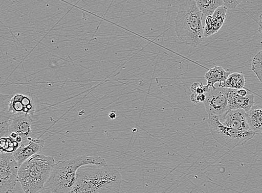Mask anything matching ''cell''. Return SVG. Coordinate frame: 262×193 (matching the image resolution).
<instances>
[{"mask_svg":"<svg viewBox=\"0 0 262 193\" xmlns=\"http://www.w3.org/2000/svg\"><path fill=\"white\" fill-rule=\"evenodd\" d=\"M120 172L112 165L81 167L70 193H119L121 189Z\"/></svg>","mask_w":262,"mask_h":193,"instance_id":"obj_1","label":"cell"},{"mask_svg":"<svg viewBox=\"0 0 262 193\" xmlns=\"http://www.w3.org/2000/svg\"><path fill=\"white\" fill-rule=\"evenodd\" d=\"M107 163L99 156L80 155L55 164L45 188L56 193H70L76 180V174L81 167L88 165H105Z\"/></svg>","mask_w":262,"mask_h":193,"instance_id":"obj_2","label":"cell"},{"mask_svg":"<svg viewBox=\"0 0 262 193\" xmlns=\"http://www.w3.org/2000/svg\"><path fill=\"white\" fill-rule=\"evenodd\" d=\"M203 16L195 0H187L182 4L175 19V31L179 39L187 45L196 46L202 44L205 38Z\"/></svg>","mask_w":262,"mask_h":193,"instance_id":"obj_3","label":"cell"},{"mask_svg":"<svg viewBox=\"0 0 262 193\" xmlns=\"http://www.w3.org/2000/svg\"><path fill=\"white\" fill-rule=\"evenodd\" d=\"M55 164L52 157L40 154L24 162L18 173V182L24 192L36 193L43 189Z\"/></svg>","mask_w":262,"mask_h":193,"instance_id":"obj_4","label":"cell"},{"mask_svg":"<svg viewBox=\"0 0 262 193\" xmlns=\"http://www.w3.org/2000/svg\"><path fill=\"white\" fill-rule=\"evenodd\" d=\"M208 123L211 134L223 147L232 150L251 140L256 134L253 131H242L223 125L219 116H209Z\"/></svg>","mask_w":262,"mask_h":193,"instance_id":"obj_5","label":"cell"},{"mask_svg":"<svg viewBox=\"0 0 262 193\" xmlns=\"http://www.w3.org/2000/svg\"><path fill=\"white\" fill-rule=\"evenodd\" d=\"M35 111L32 96L22 94H1L0 96V116L8 119L23 115L33 117Z\"/></svg>","mask_w":262,"mask_h":193,"instance_id":"obj_6","label":"cell"},{"mask_svg":"<svg viewBox=\"0 0 262 193\" xmlns=\"http://www.w3.org/2000/svg\"><path fill=\"white\" fill-rule=\"evenodd\" d=\"M20 165L13 153L1 152L0 155V193H10L18 182Z\"/></svg>","mask_w":262,"mask_h":193,"instance_id":"obj_7","label":"cell"},{"mask_svg":"<svg viewBox=\"0 0 262 193\" xmlns=\"http://www.w3.org/2000/svg\"><path fill=\"white\" fill-rule=\"evenodd\" d=\"M228 88L219 87L205 93L204 104L209 116H219L226 113L229 109Z\"/></svg>","mask_w":262,"mask_h":193,"instance_id":"obj_8","label":"cell"},{"mask_svg":"<svg viewBox=\"0 0 262 193\" xmlns=\"http://www.w3.org/2000/svg\"><path fill=\"white\" fill-rule=\"evenodd\" d=\"M32 116L23 115L9 120V137H20L23 140L21 146H26L32 139L33 133Z\"/></svg>","mask_w":262,"mask_h":193,"instance_id":"obj_9","label":"cell"},{"mask_svg":"<svg viewBox=\"0 0 262 193\" xmlns=\"http://www.w3.org/2000/svg\"><path fill=\"white\" fill-rule=\"evenodd\" d=\"M219 118L221 122L229 128L242 131H250L247 112L241 108L228 111L219 116Z\"/></svg>","mask_w":262,"mask_h":193,"instance_id":"obj_10","label":"cell"},{"mask_svg":"<svg viewBox=\"0 0 262 193\" xmlns=\"http://www.w3.org/2000/svg\"><path fill=\"white\" fill-rule=\"evenodd\" d=\"M227 10L223 5L219 7L212 15L206 17L204 28L205 38L217 33L221 30L226 19Z\"/></svg>","mask_w":262,"mask_h":193,"instance_id":"obj_11","label":"cell"},{"mask_svg":"<svg viewBox=\"0 0 262 193\" xmlns=\"http://www.w3.org/2000/svg\"><path fill=\"white\" fill-rule=\"evenodd\" d=\"M45 141L39 138H32L28 144L20 146L13 153L18 163L21 166L24 162L35 154H38L44 148Z\"/></svg>","mask_w":262,"mask_h":193,"instance_id":"obj_12","label":"cell"},{"mask_svg":"<svg viewBox=\"0 0 262 193\" xmlns=\"http://www.w3.org/2000/svg\"><path fill=\"white\" fill-rule=\"evenodd\" d=\"M228 100L229 111L243 109L248 112L254 104V95L248 94L246 96H241L237 93V89L228 88Z\"/></svg>","mask_w":262,"mask_h":193,"instance_id":"obj_13","label":"cell"},{"mask_svg":"<svg viewBox=\"0 0 262 193\" xmlns=\"http://www.w3.org/2000/svg\"><path fill=\"white\" fill-rule=\"evenodd\" d=\"M230 74L229 71L225 70L221 66H215V67L210 69L205 75V79L208 81L207 86L211 87L213 90H215L216 88L215 84L219 83V86L221 85L227 81Z\"/></svg>","mask_w":262,"mask_h":193,"instance_id":"obj_14","label":"cell"},{"mask_svg":"<svg viewBox=\"0 0 262 193\" xmlns=\"http://www.w3.org/2000/svg\"><path fill=\"white\" fill-rule=\"evenodd\" d=\"M247 118L250 131L255 134L262 132V105H254L247 112Z\"/></svg>","mask_w":262,"mask_h":193,"instance_id":"obj_15","label":"cell"},{"mask_svg":"<svg viewBox=\"0 0 262 193\" xmlns=\"http://www.w3.org/2000/svg\"><path fill=\"white\" fill-rule=\"evenodd\" d=\"M195 2L200 11L206 17L212 15L224 5L223 0H195Z\"/></svg>","mask_w":262,"mask_h":193,"instance_id":"obj_16","label":"cell"},{"mask_svg":"<svg viewBox=\"0 0 262 193\" xmlns=\"http://www.w3.org/2000/svg\"><path fill=\"white\" fill-rule=\"evenodd\" d=\"M246 84L245 75L242 73H235L230 74L226 81L219 86V87L235 89L244 88Z\"/></svg>","mask_w":262,"mask_h":193,"instance_id":"obj_17","label":"cell"},{"mask_svg":"<svg viewBox=\"0 0 262 193\" xmlns=\"http://www.w3.org/2000/svg\"><path fill=\"white\" fill-rule=\"evenodd\" d=\"M20 144L15 138L11 137H2L1 152L6 153H14L20 147Z\"/></svg>","mask_w":262,"mask_h":193,"instance_id":"obj_18","label":"cell"},{"mask_svg":"<svg viewBox=\"0 0 262 193\" xmlns=\"http://www.w3.org/2000/svg\"><path fill=\"white\" fill-rule=\"evenodd\" d=\"M252 69L259 81L262 83V50L256 54L253 58Z\"/></svg>","mask_w":262,"mask_h":193,"instance_id":"obj_19","label":"cell"},{"mask_svg":"<svg viewBox=\"0 0 262 193\" xmlns=\"http://www.w3.org/2000/svg\"><path fill=\"white\" fill-rule=\"evenodd\" d=\"M191 90L193 93L198 94H205L211 90L208 86H204L203 83H194L191 87Z\"/></svg>","mask_w":262,"mask_h":193,"instance_id":"obj_20","label":"cell"},{"mask_svg":"<svg viewBox=\"0 0 262 193\" xmlns=\"http://www.w3.org/2000/svg\"><path fill=\"white\" fill-rule=\"evenodd\" d=\"M243 0H223L224 6L227 9H233L239 5Z\"/></svg>","mask_w":262,"mask_h":193,"instance_id":"obj_21","label":"cell"},{"mask_svg":"<svg viewBox=\"0 0 262 193\" xmlns=\"http://www.w3.org/2000/svg\"><path fill=\"white\" fill-rule=\"evenodd\" d=\"M190 100L193 104H198L200 102H204L206 100V95L204 93L201 94L192 93L191 95Z\"/></svg>","mask_w":262,"mask_h":193,"instance_id":"obj_22","label":"cell"},{"mask_svg":"<svg viewBox=\"0 0 262 193\" xmlns=\"http://www.w3.org/2000/svg\"><path fill=\"white\" fill-rule=\"evenodd\" d=\"M258 32L260 34V37L262 39V13L260 14L258 20Z\"/></svg>","mask_w":262,"mask_h":193,"instance_id":"obj_23","label":"cell"},{"mask_svg":"<svg viewBox=\"0 0 262 193\" xmlns=\"http://www.w3.org/2000/svg\"><path fill=\"white\" fill-rule=\"evenodd\" d=\"M237 93L241 96H246L248 95V92L245 88L237 89Z\"/></svg>","mask_w":262,"mask_h":193,"instance_id":"obj_24","label":"cell"},{"mask_svg":"<svg viewBox=\"0 0 262 193\" xmlns=\"http://www.w3.org/2000/svg\"><path fill=\"white\" fill-rule=\"evenodd\" d=\"M36 193H56L54 192L53 191H52L51 189L45 188L43 189H42L40 191L36 192Z\"/></svg>","mask_w":262,"mask_h":193,"instance_id":"obj_25","label":"cell"}]
</instances>
